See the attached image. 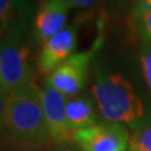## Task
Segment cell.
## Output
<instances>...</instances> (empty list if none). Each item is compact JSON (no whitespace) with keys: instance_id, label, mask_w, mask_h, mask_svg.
I'll return each instance as SVG.
<instances>
[{"instance_id":"cell-1","label":"cell","mask_w":151,"mask_h":151,"mask_svg":"<svg viewBox=\"0 0 151 151\" xmlns=\"http://www.w3.org/2000/svg\"><path fill=\"white\" fill-rule=\"evenodd\" d=\"M5 134L22 151H43L53 145L47 130L39 88L30 86L6 96Z\"/></svg>"},{"instance_id":"cell-2","label":"cell","mask_w":151,"mask_h":151,"mask_svg":"<svg viewBox=\"0 0 151 151\" xmlns=\"http://www.w3.org/2000/svg\"><path fill=\"white\" fill-rule=\"evenodd\" d=\"M102 117L108 122L134 125L144 117V105L132 84L120 73L100 72L92 86Z\"/></svg>"},{"instance_id":"cell-3","label":"cell","mask_w":151,"mask_h":151,"mask_svg":"<svg viewBox=\"0 0 151 151\" xmlns=\"http://www.w3.org/2000/svg\"><path fill=\"white\" fill-rule=\"evenodd\" d=\"M30 50L20 35L0 40V93L9 96L33 86Z\"/></svg>"},{"instance_id":"cell-4","label":"cell","mask_w":151,"mask_h":151,"mask_svg":"<svg viewBox=\"0 0 151 151\" xmlns=\"http://www.w3.org/2000/svg\"><path fill=\"white\" fill-rule=\"evenodd\" d=\"M70 142L81 151H125L129 147L130 134L122 124L107 121L73 131Z\"/></svg>"},{"instance_id":"cell-5","label":"cell","mask_w":151,"mask_h":151,"mask_svg":"<svg viewBox=\"0 0 151 151\" xmlns=\"http://www.w3.org/2000/svg\"><path fill=\"white\" fill-rule=\"evenodd\" d=\"M93 52H78L47 76V84L67 98L76 97L86 83Z\"/></svg>"},{"instance_id":"cell-6","label":"cell","mask_w":151,"mask_h":151,"mask_svg":"<svg viewBox=\"0 0 151 151\" xmlns=\"http://www.w3.org/2000/svg\"><path fill=\"white\" fill-rule=\"evenodd\" d=\"M77 35L78 24L74 23L43 42L37 57L38 72L48 76L73 55L77 47Z\"/></svg>"},{"instance_id":"cell-7","label":"cell","mask_w":151,"mask_h":151,"mask_svg":"<svg viewBox=\"0 0 151 151\" xmlns=\"http://www.w3.org/2000/svg\"><path fill=\"white\" fill-rule=\"evenodd\" d=\"M39 97L52 144H69L73 132L68 127L65 116L67 97L48 86L39 89Z\"/></svg>"},{"instance_id":"cell-8","label":"cell","mask_w":151,"mask_h":151,"mask_svg":"<svg viewBox=\"0 0 151 151\" xmlns=\"http://www.w3.org/2000/svg\"><path fill=\"white\" fill-rule=\"evenodd\" d=\"M69 10L70 5L67 0H42L33 22L34 37L43 43L64 29Z\"/></svg>"},{"instance_id":"cell-9","label":"cell","mask_w":151,"mask_h":151,"mask_svg":"<svg viewBox=\"0 0 151 151\" xmlns=\"http://www.w3.org/2000/svg\"><path fill=\"white\" fill-rule=\"evenodd\" d=\"M32 14L28 0H0V40L20 35Z\"/></svg>"},{"instance_id":"cell-10","label":"cell","mask_w":151,"mask_h":151,"mask_svg":"<svg viewBox=\"0 0 151 151\" xmlns=\"http://www.w3.org/2000/svg\"><path fill=\"white\" fill-rule=\"evenodd\" d=\"M65 116L70 131H78L96 125V112L86 97H70L65 103Z\"/></svg>"},{"instance_id":"cell-11","label":"cell","mask_w":151,"mask_h":151,"mask_svg":"<svg viewBox=\"0 0 151 151\" xmlns=\"http://www.w3.org/2000/svg\"><path fill=\"white\" fill-rule=\"evenodd\" d=\"M130 151H151V124L140 125L130 135Z\"/></svg>"},{"instance_id":"cell-12","label":"cell","mask_w":151,"mask_h":151,"mask_svg":"<svg viewBox=\"0 0 151 151\" xmlns=\"http://www.w3.org/2000/svg\"><path fill=\"white\" fill-rule=\"evenodd\" d=\"M140 62L146 84H147V87L151 91V45L147 43H144L142 45L140 54Z\"/></svg>"},{"instance_id":"cell-13","label":"cell","mask_w":151,"mask_h":151,"mask_svg":"<svg viewBox=\"0 0 151 151\" xmlns=\"http://www.w3.org/2000/svg\"><path fill=\"white\" fill-rule=\"evenodd\" d=\"M139 32L145 43L151 45V9L145 12L137 20Z\"/></svg>"},{"instance_id":"cell-14","label":"cell","mask_w":151,"mask_h":151,"mask_svg":"<svg viewBox=\"0 0 151 151\" xmlns=\"http://www.w3.org/2000/svg\"><path fill=\"white\" fill-rule=\"evenodd\" d=\"M149 9H151V0H136V4L134 9H132V13H134L135 20L137 22L141 18V15L147 12Z\"/></svg>"},{"instance_id":"cell-15","label":"cell","mask_w":151,"mask_h":151,"mask_svg":"<svg viewBox=\"0 0 151 151\" xmlns=\"http://www.w3.org/2000/svg\"><path fill=\"white\" fill-rule=\"evenodd\" d=\"M5 112H6V97L0 93V137L5 132Z\"/></svg>"},{"instance_id":"cell-16","label":"cell","mask_w":151,"mask_h":151,"mask_svg":"<svg viewBox=\"0 0 151 151\" xmlns=\"http://www.w3.org/2000/svg\"><path fill=\"white\" fill-rule=\"evenodd\" d=\"M70 8H89L100 0H67Z\"/></svg>"},{"instance_id":"cell-17","label":"cell","mask_w":151,"mask_h":151,"mask_svg":"<svg viewBox=\"0 0 151 151\" xmlns=\"http://www.w3.org/2000/svg\"><path fill=\"white\" fill-rule=\"evenodd\" d=\"M135 4L136 0H111V5L116 10H121V9H125L126 6H132V9H134Z\"/></svg>"},{"instance_id":"cell-18","label":"cell","mask_w":151,"mask_h":151,"mask_svg":"<svg viewBox=\"0 0 151 151\" xmlns=\"http://www.w3.org/2000/svg\"><path fill=\"white\" fill-rule=\"evenodd\" d=\"M49 151H81L77 146H73L70 144H63V145H55L53 149Z\"/></svg>"},{"instance_id":"cell-19","label":"cell","mask_w":151,"mask_h":151,"mask_svg":"<svg viewBox=\"0 0 151 151\" xmlns=\"http://www.w3.org/2000/svg\"><path fill=\"white\" fill-rule=\"evenodd\" d=\"M0 146H1V139H0Z\"/></svg>"},{"instance_id":"cell-20","label":"cell","mask_w":151,"mask_h":151,"mask_svg":"<svg viewBox=\"0 0 151 151\" xmlns=\"http://www.w3.org/2000/svg\"><path fill=\"white\" fill-rule=\"evenodd\" d=\"M43 151H44V150H43Z\"/></svg>"}]
</instances>
